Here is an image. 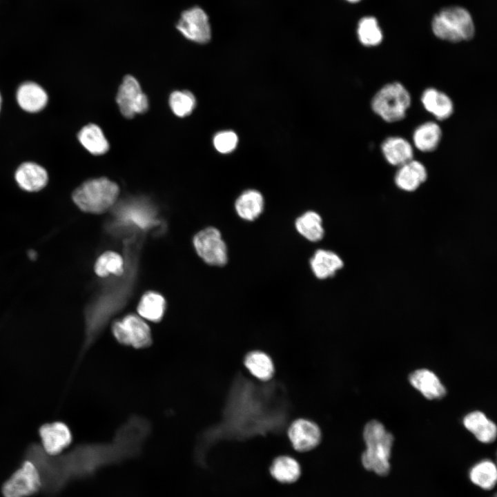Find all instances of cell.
Segmentation results:
<instances>
[{
  "instance_id": "obj_32",
  "label": "cell",
  "mask_w": 497,
  "mask_h": 497,
  "mask_svg": "<svg viewBox=\"0 0 497 497\" xmlns=\"http://www.w3.org/2000/svg\"><path fill=\"white\" fill-rule=\"evenodd\" d=\"M237 142V135L231 130L220 132L213 138V145L215 149L221 153L232 152L236 148Z\"/></svg>"
},
{
  "instance_id": "obj_19",
  "label": "cell",
  "mask_w": 497,
  "mask_h": 497,
  "mask_svg": "<svg viewBox=\"0 0 497 497\" xmlns=\"http://www.w3.org/2000/svg\"><path fill=\"white\" fill-rule=\"evenodd\" d=\"M425 108L438 120L449 117L454 111V105L448 95L433 88L426 89L421 97Z\"/></svg>"
},
{
  "instance_id": "obj_29",
  "label": "cell",
  "mask_w": 497,
  "mask_h": 497,
  "mask_svg": "<svg viewBox=\"0 0 497 497\" xmlns=\"http://www.w3.org/2000/svg\"><path fill=\"white\" fill-rule=\"evenodd\" d=\"M95 272L100 277H107L110 273L120 276L124 273V262L121 256L114 251H106L95 264Z\"/></svg>"
},
{
  "instance_id": "obj_34",
  "label": "cell",
  "mask_w": 497,
  "mask_h": 497,
  "mask_svg": "<svg viewBox=\"0 0 497 497\" xmlns=\"http://www.w3.org/2000/svg\"><path fill=\"white\" fill-rule=\"evenodd\" d=\"M347 1H351V2H355V1H359V0H347Z\"/></svg>"
},
{
  "instance_id": "obj_31",
  "label": "cell",
  "mask_w": 497,
  "mask_h": 497,
  "mask_svg": "<svg viewBox=\"0 0 497 497\" xmlns=\"http://www.w3.org/2000/svg\"><path fill=\"white\" fill-rule=\"evenodd\" d=\"M195 104L194 95L188 90L174 91L169 97V105L172 111L180 117L189 115L193 112Z\"/></svg>"
},
{
  "instance_id": "obj_3",
  "label": "cell",
  "mask_w": 497,
  "mask_h": 497,
  "mask_svg": "<svg viewBox=\"0 0 497 497\" xmlns=\"http://www.w3.org/2000/svg\"><path fill=\"white\" fill-rule=\"evenodd\" d=\"M119 194L118 185L106 177L92 179L75 190L72 199L83 211L102 213L116 202Z\"/></svg>"
},
{
  "instance_id": "obj_11",
  "label": "cell",
  "mask_w": 497,
  "mask_h": 497,
  "mask_svg": "<svg viewBox=\"0 0 497 497\" xmlns=\"http://www.w3.org/2000/svg\"><path fill=\"white\" fill-rule=\"evenodd\" d=\"M38 433L41 447L46 454L51 456L61 454L72 440L70 429L62 421L41 425L38 429Z\"/></svg>"
},
{
  "instance_id": "obj_2",
  "label": "cell",
  "mask_w": 497,
  "mask_h": 497,
  "mask_svg": "<svg viewBox=\"0 0 497 497\" xmlns=\"http://www.w3.org/2000/svg\"><path fill=\"white\" fill-rule=\"evenodd\" d=\"M363 437L367 448L361 456L362 465L378 475L386 476L390 470L393 436L382 423L373 420L365 425Z\"/></svg>"
},
{
  "instance_id": "obj_17",
  "label": "cell",
  "mask_w": 497,
  "mask_h": 497,
  "mask_svg": "<svg viewBox=\"0 0 497 497\" xmlns=\"http://www.w3.org/2000/svg\"><path fill=\"white\" fill-rule=\"evenodd\" d=\"M17 99L23 110L30 113H36L46 106L48 96L43 88L39 84L34 82H25L17 90Z\"/></svg>"
},
{
  "instance_id": "obj_4",
  "label": "cell",
  "mask_w": 497,
  "mask_h": 497,
  "mask_svg": "<svg viewBox=\"0 0 497 497\" xmlns=\"http://www.w3.org/2000/svg\"><path fill=\"white\" fill-rule=\"evenodd\" d=\"M432 30L437 37L451 42L469 40L474 35L471 17L460 7L442 9L433 17Z\"/></svg>"
},
{
  "instance_id": "obj_10",
  "label": "cell",
  "mask_w": 497,
  "mask_h": 497,
  "mask_svg": "<svg viewBox=\"0 0 497 497\" xmlns=\"http://www.w3.org/2000/svg\"><path fill=\"white\" fill-rule=\"evenodd\" d=\"M176 28L185 38L193 42L205 43L211 39L208 17L199 7H193L184 11Z\"/></svg>"
},
{
  "instance_id": "obj_6",
  "label": "cell",
  "mask_w": 497,
  "mask_h": 497,
  "mask_svg": "<svg viewBox=\"0 0 497 497\" xmlns=\"http://www.w3.org/2000/svg\"><path fill=\"white\" fill-rule=\"evenodd\" d=\"M111 329L114 338L121 345L139 349L153 344L150 329L139 315L128 314L114 321Z\"/></svg>"
},
{
  "instance_id": "obj_22",
  "label": "cell",
  "mask_w": 497,
  "mask_h": 497,
  "mask_svg": "<svg viewBox=\"0 0 497 497\" xmlns=\"http://www.w3.org/2000/svg\"><path fill=\"white\" fill-rule=\"evenodd\" d=\"M297 231L311 242L320 241L324 235L321 216L315 211H308L295 221Z\"/></svg>"
},
{
  "instance_id": "obj_9",
  "label": "cell",
  "mask_w": 497,
  "mask_h": 497,
  "mask_svg": "<svg viewBox=\"0 0 497 497\" xmlns=\"http://www.w3.org/2000/svg\"><path fill=\"white\" fill-rule=\"evenodd\" d=\"M116 101L121 113L126 118H132L137 113H143L148 108V100L142 92L138 81L131 75H126L120 85Z\"/></svg>"
},
{
  "instance_id": "obj_13",
  "label": "cell",
  "mask_w": 497,
  "mask_h": 497,
  "mask_svg": "<svg viewBox=\"0 0 497 497\" xmlns=\"http://www.w3.org/2000/svg\"><path fill=\"white\" fill-rule=\"evenodd\" d=\"M309 264L314 275L319 280L335 276L344 266L342 258L337 253L322 248L315 251Z\"/></svg>"
},
{
  "instance_id": "obj_33",
  "label": "cell",
  "mask_w": 497,
  "mask_h": 497,
  "mask_svg": "<svg viewBox=\"0 0 497 497\" xmlns=\"http://www.w3.org/2000/svg\"><path fill=\"white\" fill-rule=\"evenodd\" d=\"M28 257H30V259H31V260L36 259L37 253L35 251L30 250L28 251Z\"/></svg>"
},
{
  "instance_id": "obj_12",
  "label": "cell",
  "mask_w": 497,
  "mask_h": 497,
  "mask_svg": "<svg viewBox=\"0 0 497 497\" xmlns=\"http://www.w3.org/2000/svg\"><path fill=\"white\" fill-rule=\"evenodd\" d=\"M288 437L295 450L305 452L320 444L322 435L320 427L314 422L298 418L289 426Z\"/></svg>"
},
{
  "instance_id": "obj_14",
  "label": "cell",
  "mask_w": 497,
  "mask_h": 497,
  "mask_svg": "<svg viewBox=\"0 0 497 497\" xmlns=\"http://www.w3.org/2000/svg\"><path fill=\"white\" fill-rule=\"evenodd\" d=\"M14 177L19 187L29 192L42 189L48 180V173L44 168L33 162L21 164L17 169Z\"/></svg>"
},
{
  "instance_id": "obj_20",
  "label": "cell",
  "mask_w": 497,
  "mask_h": 497,
  "mask_svg": "<svg viewBox=\"0 0 497 497\" xmlns=\"http://www.w3.org/2000/svg\"><path fill=\"white\" fill-rule=\"evenodd\" d=\"M381 149L386 160L393 166H400L413 159L412 146L402 137L387 138L382 142Z\"/></svg>"
},
{
  "instance_id": "obj_15",
  "label": "cell",
  "mask_w": 497,
  "mask_h": 497,
  "mask_svg": "<svg viewBox=\"0 0 497 497\" xmlns=\"http://www.w3.org/2000/svg\"><path fill=\"white\" fill-rule=\"evenodd\" d=\"M427 177L425 166L418 161L411 159L399 166L396 175V186L407 192L416 191Z\"/></svg>"
},
{
  "instance_id": "obj_24",
  "label": "cell",
  "mask_w": 497,
  "mask_h": 497,
  "mask_svg": "<svg viewBox=\"0 0 497 497\" xmlns=\"http://www.w3.org/2000/svg\"><path fill=\"white\" fill-rule=\"evenodd\" d=\"M244 364L248 371L260 380H269L274 374V364L271 358L261 351L248 353L244 358Z\"/></svg>"
},
{
  "instance_id": "obj_35",
  "label": "cell",
  "mask_w": 497,
  "mask_h": 497,
  "mask_svg": "<svg viewBox=\"0 0 497 497\" xmlns=\"http://www.w3.org/2000/svg\"><path fill=\"white\" fill-rule=\"evenodd\" d=\"M1 95H0V109H1Z\"/></svg>"
},
{
  "instance_id": "obj_8",
  "label": "cell",
  "mask_w": 497,
  "mask_h": 497,
  "mask_svg": "<svg viewBox=\"0 0 497 497\" xmlns=\"http://www.w3.org/2000/svg\"><path fill=\"white\" fill-rule=\"evenodd\" d=\"M193 245L198 255L208 264L223 266L228 262V252L221 233L215 227H207L193 237Z\"/></svg>"
},
{
  "instance_id": "obj_5",
  "label": "cell",
  "mask_w": 497,
  "mask_h": 497,
  "mask_svg": "<svg viewBox=\"0 0 497 497\" xmlns=\"http://www.w3.org/2000/svg\"><path fill=\"white\" fill-rule=\"evenodd\" d=\"M410 105V94L399 82L384 86L371 101L372 110L387 122L402 120Z\"/></svg>"
},
{
  "instance_id": "obj_7",
  "label": "cell",
  "mask_w": 497,
  "mask_h": 497,
  "mask_svg": "<svg viewBox=\"0 0 497 497\" xmlns=\"http://www.w3.org/2000/svg\"><path fill=\"white\" fill-rule=\"evenodd\" d=\"M41 479L37 469L28 460L23 459L21 466L1 487L3 497H28L41 490Z\"/></svg>"
},
{
  "instance_id": "obj_23",
  "label": "cell",
  "mask_w": 497,
  "mask_h": 497,
  "mask_svg": "<svg viewBox=\"0 0 497 497\" xmlns=\"http://www.w3.org/2000/svg\"><path fill=\"white\" fill-rule=\"evenodd\" d=\"M270 473L279 483L291 484L299 479L301 468L295 458L289 456H280L273 461Z\"/></svg>"
},
{
  "instance_id": "obj_16",
  "label": "cell",
  "mask_w": 497,
  "mask_h": 497,
  "mask_svg": "<svg viewBox=\"0 0 497 497\" xmlns=\"http://www.w3.org/2000/svg\"><path fill=\"white\" fill-rule=\"evenodd\" d=\"M409 380L411 384L428 399L440 398L446 394V389L439 378L428 369L413 371Z\"/></svg>"
},
{
  "instance_id": "obj_21",
  "label": "cell",
  "mask_w": 497,
  "mask_h": 497,
  "mask_svg": "<svg viewBox=\"0 0 497 497\" xmlns=\"http://www.w3.org/2000/svg\"><path fill=\"white\" fill-rule=\"evenodd\" d=\"M463 424L480 442H491L496 437V425L480 411L468 413L464 418Z\"/></svg>"
},
{
  "instance_id": "obj_28",
  "label": "cell",
  "mask_w": 497,
  "mask_h": 497,
  "mask_svg": "<svg viewBox=\"0 0 497 497\" xmlns=\"http://www.w3.org/2000/svg\"><path fill=\"white\" fill-rule=\"evenodd\" d=\"M469 478L474 485L483 489L490 490L497 481L496 466L491 460H482L471 467Z\"/></svg>"
},
{
  "instance_id": "obj_30",
  "label": "cell",
  "mask_w": 497,
  "mask_h": 497,
  "mask_svg": "<svg viewBox=\"0 0 497 497\" xmlns=\"http://www.w3.org/2000/svg\"><path fill=\"white\" fill-rule=\"evenodd\" d=\"M358 35L360 41L367 46H376L382 39V32L378 22L371 17H364L360 21Z\"/></svg>"
},
{
  "instance_id": "obj_27",
  "label": "cell",
  "mask_w": 497,
  "mask_h": 497,
  "mask_svg": "<svg viewBox=\"0 0 497 497\" xmlns=\"http://www.w3.org/2000/svg\"><path fill=\"white\" fill-rule=\"evenodd\" d=\"M442 137L438 124L428 121L419 126L414 131L413 139L415 146L422 152H431L436 149Z\"/></svg>"
},
{
  "instance_id": "obj_26",
  "label": "cell",
  "mask_w": 497,
  "mask_h": 497,
  "mask_svg": "<svg viewBox=\"0 0 497 497\" xmlns=\"http://www.w3.org/2000/svg\"><path fill=\"white\" fill-rule=\"evenodd\" d=\"M166 301L159 293L154 291L145 293L137 306L140 317L151 322H159L165 313Z\"/></svg>"
},
{
  "instance_id": "obj_18",
  "label": "cell",
  "mask_w": 497,
  "mask_h": 497,
  "mask_svg": "<svg viewBox=\"0 0 497 497\" xmlns=\"http://www.w3.org/2000/svg\"><path fill=\"white\" fill-rule=\"evenodd\" d=\"M264 208V197L260 192L249 189L242 193L235 202L237 215L246 221H254Z\"/></svg>"
},
{
  "instance_id": "obj_1",
  "label": "cell",
  "mask_w": 497,
  "mask_h": 497,
  "mask_svg": "<svg viewBox=\"0 0 497 497\" xmlns=\"http://www.w3.org/2000/svg\"><path fill=\"white\" fill-rule=\"evenodd\" d=\"M129 443L121 433L115 432L110 442L84 443L65 454L51 456L40 444H30L24 458L32 462L38 470L41 490L49 495L59 493L69 483L89 474L105 460L127 456Z\"/></svg>"
},
{
  "instance_id": "obj_25",
  "label": "cell",
  "mask_w": 497,
  "mask_h": 497,
  "mask_svg": "<svg viewBox=\"0 0 497 497\" xmlns=\"http://www.w3.org/2000/svg\"><path fill=\"white\" fill-rule=\"evenodd\" d=\"M81 145L92 155H103L109 149V144L101 129L94 124L84 126L78 133Z\"/></svg>"
},
{
  "instance_id": "obj_36",
  "label": "cell",
  "mask_w": 497,
  "mask_h": 497,
  "mask_svg": "<svg viewBox=\"0 0 497 497\" xmlns=\"http://www.w3.org/2000/svg\"><path fill=\"white\" fill-rule=\"evenodd\" d=\"M493 497H496V495H494Z\"/></svg>"
}]
</instances>
